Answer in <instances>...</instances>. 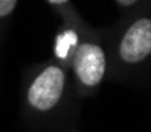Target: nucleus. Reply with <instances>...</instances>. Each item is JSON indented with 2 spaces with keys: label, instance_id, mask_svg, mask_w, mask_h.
I'll return each instance as SVG.
<instances>
[{
  "label": "nucleus",
  "instance_id": "7ed1b4c3",
  "mask_svg": "<svg viewBox=\"0 0 151 132\" xmlns=\"http://www.w3.org/2000/svg\"><path fill=\"white\" fill-rule=\"evenodd\" d=\"M151 54V19L132 24L120 44V55L126 63H140Z\"/></svg>",
  "mask_w": 151,
  "mask_h": 132
},
{
  "label": "nucleus",
  "instance_id": "0eeeda50",
  "mask_svg": "<svg viewBox=\"0 0 151 132\" xmlns=\"http://www.w3.org/2000/svg\"><path fill=\"white\" fill-rule=\"evenodd\" d=\"M116 2H120L121 5H134L137 0H116Z\"/></svg>",
  "mask_w": 151,
  "mask_h": 132
},
{
  "label": "nucleus",
  "instance_id": "f03ea898",
  "mask_svg": "<svg viewBox=\"0 0 151 132\" xmlns=\"http://www.w3.org/2000/svg\"><path fill=\"white\" fill-rule=\"evenodd\" d=\"M74 72L85 87H96L106 72V55L104 50L91 42H82L74 54Z\"/></svg>",
  "mask_w": 151,
  "mask_h": 132
},
{
  "label": "nucleus",
  "instance_id": "f257e3e1",
  "mask_svg": "<svg viewBox=\"0 0 151 132\" xmlns=\"http://www.w3.org/2000/svg\"><path fill=\"white\" fill-rule=\"evenodd\" d=\"M66 74L58 65H44L28 79L25 88L27 108L35 115H49L65 96Z\"/></svg>",
  "mask_w": 151,
  "mask_h": 132
},
{
  "label": "nucleus",
  "instance_id": "20e7f679",
  "mask_svg": "<svg viewBox=\"0 0 151 132\" xmlns=\"http://www.w3.org/2000/svg\"><path fill=\"white\" fill-rule=\"evenodd\" d=\"M76 42H77V35H76L74 32L71 30H66L65 33H61L58 36V39H57V55L58 57H66L69 52V47L74 46Z\"/></svg>",
  "mask_w": 151,
  "mask_h": 132
},
{
  "label": "nucleus",
  "instance_id": "39448f33",
  "mask_svg": "<svg viewBox=\"0 0 151 132\" xmlns=\"http://www.w3.org/2000/svg\"><path fill=\"white\" fill-rule=\"evenodd\" d=\"M19 0H0V19L8 17L14 11Z\"/></svg>",
  "mask_w": 151,
  "mask_h": 132
},
{
  "label": "nucleus",
  "instance_id": "423d86ee",
  "mask_svg": "<svg viewBox=\"0 0 151 132\" xmlns=\"http://www.w3.org/2000/svg\"><path fill=\"white\" fill-rule=\"evenodd\" d=\"M47 2H49L50 5H65L68 0H47Z\"/></svg>",
  "mask_w": 151,
  "mask_h": 132
}]
</instances>
